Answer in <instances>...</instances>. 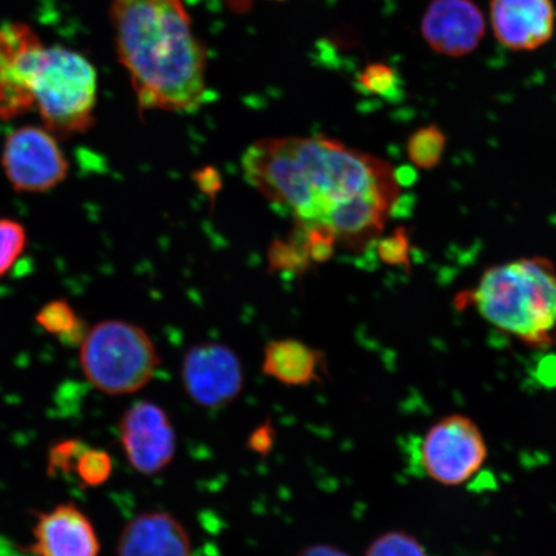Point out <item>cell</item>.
Here are the masks:
<instances>
[{
    "label": "cell",
    "instance_id": "cell-1",
    "mask_svg": "<svg viewBox=\"0 0 556 556\" xmlns=\"http://www.w3.org/2000/svg\"><path fill=\"white\" fill-rule=\"evenodd\" d=\"M242 170L298 228L326 229L354 252L377 240L401 197L391 164L324 135L260 139Z\"/></svg>",
    "mask_w": 556,
    "mask_h": 556
},
{
    "label": "cell",
    "instance_id": "cell-2",
    "mask_svg": "<svg viewBox=\"0 0 556 556\" xmlns=\"http://www.w3.org/2000/svg\"><path fill=\"white\" fill-rule=\"evenodd\" d=\"M111 20L139 109L192 113L204 103L205 51L180 0H114Z\"/></svg>",
    "mask_w": 556,
    "mask_h": 556
},
{
    "label": "cell",
    "instance_id": "cell-3",
    "mask_svg": "<svg viewBox=\"0 0 556 556\" xmlns=\"http://www.w3.org/2000/svg\"><path fill=\"white\" fill-rule=\"evenodd\" d=\"M464 293L463 307L475 303L497 329L532 346H548L556 330V276L546 258L520 260L486 269L475 293Z\"/></svg>",
    "mask_w": 556,
    "mask_h": 556
},
{
    "label": "cell",
    "instance_id": "cell-4",
    "mask_svg": "<svg viewBox=\"0 0 556 556\" xmlns=\"http://www.w3.org/2000/svg\"><path fill=\"white\" fill-rule=\"evenodd\" d=\"M34 106L55 137L86 134L94 125L97 73L78 52L46 48L34 78Z\"/></svg>",
    "mask_w": 556,
    "mask_h": 556
},
{
    "label": "cell",
    "instance_id": "cell-5",
    "mask_svg": "<svg viewBox=\"0 0 556 556\" xmlns=\"http://www.w3.org/2000/svg\"><path fill=\"white\" fill-rule=\"evenodd\" d=\"M80 364L96 389L124 395L149 384L160 358L154 342L142 328L121 319H106L83 338Z\"/></svg>",
    "mask_w": 556,
    "mask_h": 556
},
{
    "label": "cell",
    "instance_id": "cell-6",
    "mask_svg": "<svg viewBox=\"0 0 556 556\" xmlns=\"http://www.w3.org/2000/svg\"><path fill=\"white\" fill-rule=\"evenodd\" d=\"M421 467L434 482L458 485L468 482L483 467L489 448L477 422L469 416L442 417L421 442Z\"/></svg>",
    "mask_w": 556,
    "mask_h": 556
},
{
    "label": "cell",
    "instance_id": "cell-7",
    "mask_svg": "<svg viewBox=\"0 0 556 556\" xmlns=\"http://www.w3.org/2000/svg\"><path fill=\"white\" fill-rule=\"evenodd\" d=\"M2 168L13 190L43 193L64 182L68 174L65 152L47 128L25 125L7 136Z\"/></svg>",
    "mask_w": 556,
    "mask_h": 556
},
{
    "label": "cell",
    "instance_id": "cell-8",
    "mask_svg": "<svg viewBox=\"0 0 556 556\" xmlns=\"http://www.w3.org/2000/svg\"><path fill=\"white\" fill-rule=\"evenodd\" d=\"M46 47L25 23L0 30V121H12L34 106V78Z\"/></svg>",
    "mask_w": 556,
    "mask_h": 556
},
{
    "label": "cell",
    "instance_id": "cell-9",
    "mask_svg": "<svg viewBox=\"0 0 556 556\" xmlns=\"http://www.w3.org/2000/svg\"><path fill=\"white\" fill-rule=\"evenodd\" d=\"M119 432L125 456L139 475H157L176 455V430L168 414L156 403H134L122 416Z\"/></svg>",
    "mask_w": 556,
    "mask_h": 556
},
{
    "label": "cell",
    "instance_id": "cell-10",
    "mask_svg": "<svg viewBox=\"0 0 556 556\" xmlns=\"http://www.w3.org/2000/svg\"><path fill=\"white\" fill-rule=\"evenodd\" d=\"M182 382L187 395L199 406L217 408L238 397L243 387L241 361L231 348L200 343L186 353Z\"/></svg>",
    "mask_w": 556,
    "mask_h": 556
},
{
    "label": "cell",
    "instance_id": "cell-11",
    "mask_svg": "<svg viewBox=\"0 0 556 556\" xmlns=\"http://www.w3.org/2000/svg\"><path fill=\"white\" fill-rule=\"evenodd\" d=\"M421 31L437 53L462 58L481 43L484 17L471 0H433L422 17Z\"/></svg>",
    "mask_w": 556,
    "mask_h": 556
},
{
    "label": "cell",
    "instance_id": "cell-12",
    "mask_svg": "<svg viewBox=\"0 0 556 556\" xmlns=\"http://www.w3.org/2000/svg\"><path fill=\"white\" fill-rule=\"evenodd\" d=\"M491 23L496 38L513 51H533L554 34L552 0H491Z\"/></svg>",
    "mask_w": 556,
    "mask_h": 556
},
{
    "label": "cell",
    "instance_id": "cell-13",
    "mask_svg": "<svg viewBox=\"0 0 556 556\" xmlns=\"http://www.w3.org/2000/svg\"><path fill=\"white\" fill-rule=\"evenodd\" d=\"M35 556H99L100 541L90 520L74 504L41 513L34 528Z\"/></svg>",
    "mask_w": 556,
    "mask_h": 556
},
{
    "label": "cell",
    "instance_id": "cell-14",
    "mask_svg": "<svg viewBox=\"0 0 556 556\" xmlns=\"http://www.w3.org/2000/svg\"><path fill=\"white\" fill-rule=\"evenodd\" d=\"M117 556H193L189 533L168 513L151 511L125 526Z\"/></svg>",
    "mask_w": 556,
    "mask_h": 556
},
{
    "label": "cell",
    "instance_id": "cell-15",
    "mask_svg": "<svg viewBox=\"0 0 556 556\" xmlns=\"http://www.w3.org/2000/svg\"><path fill=\"white\" fill-rule=\"evenodd\" d=\"M319 364V353L295 339L274 340L264 350V374L290 387L318 380Z\"/></svg>",
    "mask_w": 556,
    "mask_h": 556
},
{
    "label": "cell",
    "instance_id": "cell-16",
    "mask_svg": "<svg viewBox=\"0 0 556 556\" xmlns=\"http://www.w3.org/2000/svg\"><path fill=\"white\" fill-rule=\"evenodd\" d=\"M37 323L41 329L70 344L81 343L87 333L81 319L66 301H53L45 305L37 315Z\"/></svg>",
    "mask_w": 556,
    "mask_h": 556
},
{
    "label": "cell",
    "instance_id": "cell-17",
    "mask_svg": "<svg viewBox=\"0 0 556 556\" xmlns=\"http://www.w3.org/2000/svg\"><path fill=\"white\" fill-rule=\"evenodd\" d=\"M447 138L434 124L417 129L407 141V154L417 168L430 170L440 165Z\"/></svg>",
    "mask_w": 556,
    "mask_h": 556
},
{
    "label": "cell",
    "instance_id": "cell-18",
    "mask_svg": "<svg viewBox=\"0 0 556 556\" xmlns=\"http://www.w3.org/2000/svg\"><path fill=\"white\" fill-rule=\"evenodd\" d=\"M27 245V233L23 225L10 218H0V278L15 266Z\"/></svg>",
    "mask_w": 556,
    "mask_h": 556
},
{
    "label": "cell",
    "instance_id": "cell-19",
    "mask_svg": "<svg viewBox=\"0 0 556 556\" xmlns=\"http://www.w3.org/2000/svg\"><path fill=\"white\" fill-rule=\"evenodd\" d=\"M365 556H429L414 534L405 531L382 533L367 547Z\"/></svg>",
    "mask_w": 556,
    "mask_h": 556
},
{
    "label": "cell",
    "instance_id": "cell-20",
    "mask_svg": "<svg viewBox=\"0 0 556 556\" xmlns=\"http://www.w3.org/2000/svg\"><path fill=\"white\" fill-rule=\"evenodd\" d=\"M75 470L86 485H101L113 472V460L108 452L87 447L81 452Z\"/></svg>",
    "mask_w": 556,
    "mask_h": 556
},
{
    "label": "cell",
    "instance_id": "cell-21",
    "mask_svg": "<svg viewBox=\"0 0 556 556\" xmlns=\"http://www.w3.org/2000/svg\"><path fill=\"white\" fill-rule=\"evenodd\" d=\"M377 252L380 261L389 266L405 267L407 273L412 269V261H409L412 241L405 227L395 228L391 236L380 240Z\"/></svg>",
    "mask_w": 556,
    "mask_h": 556
},
{
    "label": "cell",
    "instance_id": "cell-22",
    "mask_svg": "<svg viewBox=\"0 0 556 556\" xmlns=\"http://www.w3.org/2000/svg\"><path fill=\"white\" fill-rule=\"evenodd\" d=\"M358 83L366 92L387 97L392 94L395 85H397V76H395L391 66L371 64L361 73Z\"/></svg>",
    "mask_w": 556,
    "mask_h": 556
},
{
    "label": "cell",
    "instance_id": "cell-23",
    "mask_svg": "<svg viewBox=\"0 0 556 556\" xmlns=\"http://www.w3.org/2000/svg\"><path fill=\"white\" fill-rule=\"evenodd\" d=\"M87 446L78 441H65L58 444L50 451L48 456V472L51 476L60 472H70L75 470L76 463Z\"/></svg>",
    "mask_w": 556,
    "mask_h": 556
},
{
    "label": "cell",
    "instance_id": "cell-24",
    "mask_svg": "<svg viewBox=\"0 0 556 556\" xmlns=\"http://www.w3.org/2000/svg\"><path fill=\"white\" fill-rule=\"evenodd\" d=\"M197 180L200 189L205 193H215L219 190L220 180L217 170L204 168L197 174Z\"/></svg>",
    "mask_w": 556,
    "mask_h": 556
},
{
    "label": "cell",
    "instance_id": "cell-25",
    "mask_svg": "<svg viewBox=\"0 0 556 556\" xmlns=\"http://www.w3.org/2000/svg\"><path fill=\"white\" fill-rule=\"evenodd\" d=\"M296 556H351L346 554L342 548L331 545H313L305 547L304 551L299 553Z\"/></svg>",
    "mask_w": 556,
    "mask_h": 556
},
{
    "label": "cell",
    "instance_id": "cell-26",
    "mask_svg": "<svg viewBox=\"0 0 556 556\" xmlns=\"http://www.w3.org/2000/svg\"><path fill=\"white\" fill-rule=\"evenodd\" d=\"M270 444H273V433L269 432L268 427L260 429L250 440V446L256 452H267Z\"/></svg>",
    "mask_w": 556,
    "mask_h": 556
},
{
    "label": "cell",
    "instance_id": "cell-27",
    "mask_svg": "<svg viewBox=\"0 0 556 556\" xmlns=\"http://www.w3.org/2000/svg\"><path fill=\"white\" fill-rule=\"evenodd\" d=\"M394 174L400 186H413L417 179V173L413 166H402V168L394 170Z\"/></svg>",
    "mask_w": 556,
    "mask_h": 556
}]
</instances>
